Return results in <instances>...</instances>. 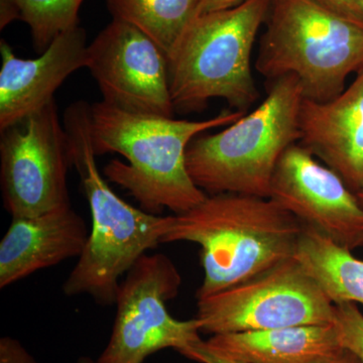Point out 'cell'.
Returning <instances> with one entry per match:
<instances>
[{"label": "cell", "instance_id": "obj_21", "mask_svg": "<svg viewBox=\"0 0 363 363\" xmlns=\"http://www.w3.org/2000/svg\"><path fill=\"white\" fill-rule=\"evenodd\" d=\"M313 1L363 26V7L360 0H313Z\"/></svg>", "mask_w": 363, "mask_h": 363}, {"label": "cell", "instance_id": "obj_22", "mask_svg": "<svg viewBox=\"0 0 363 363\" xmlns=\"http://www.w3.org/2000/svg\"><path fill=\"white\" fill-rule=\"evenodd\" d=\"M181 354L189 359L200 363H245L218 354L211 348L208 347L207 344L203 340L191 346Z\"/></svg>", "mask_w": 363, "mask_h": 363}, {"label": "cell", "instance_id": "obj_2", "mask_svg": "<svg viewBox=\"0 0 363 363\" xmlns=\"http://www.w3.org/2000/svg\"><path fill=\"white\" fill-rule=\"evenodd\" d=\"M304 224L271 198L207 195L173 215L162 243L200 247L204 278L196 297H209L245 283L295 255Z\"/></svg>", "mask_w": 363, "mask_h": 363}, {"label": "cell", "instance_id": "obj_12", "mask_svg": "<svg viewBox=\"0 0 363 363\" xmlns=\"http://www.w3.org/2000/svg\"><path fill=\"white\" fill-rule=\"evenodd\" d=\"M87 37L81 26L62 33L35 59L16 57L0 42V131L42 111L74 72L86 68Z\"/></svg>", "mask_w": 363, "mask_h": 363}, {"label": "cell", "instance_id": "obj_9", "mask_svg": "<svg viewBox=\"0 0 363 363\" xmlns=\"http://www.w3.org/2000/svg\"><path fill=\"white\" fill-rule=\"evenodd\" d=\"M0 133L2 200L11 216H37L71 204V143L55 100Z\"/></svg>", "mask_w": 363, "mask_h": 363}, {"label": "cell", "instance_id": "obj_23", "mask_svg": "<svg viewBox=\"0 0 363 363\" xmlns=\"http://www.w3.org/2000/svg\"><path fill=\"white\" fill-rule=\"evenodd\" d=\"M308 363H363L347 348L340 347L338 350L332 351L330 353L315 358L314 360Z\"/></svg>", "mask_w": 363, "mask_h": 363}, {"label": "cell", "instance_id": "obj_24", "mask_svg": "<svg viewBox=\"0 0 363 363\" xmlns=\"http://www.w3.org/2000/svg\"><path fill=\"white\" fill-rule=\"evenodd\" d=\"M21 20L20 6L16 0H0V28L4 30L9 23Z\"/></svg>", "mask_w": 363, "mask_h": 363}, {"label": "cell", "instance_id": "obj_13", "mask_svg": "<svg viewBox=\"0 0 363 363\" xmlns=\"http://www.w3.org/2000/svg\"><path fill=\"white\" fill-rule=\"evenodd\" d=\"M298 143L357 193L363 187V69L326 102L304 99Z\"/></svg>", "mask_w": 363, "mask_h": 363}, {"label": "cell", "instance_id": "obj_27", "mask_svg": "<svg viewBox=\"0 0 363 363\" xmlns=\"http://www.w3.org/2000/svg\"><path fill=\"white\" fill-rule=\"evenodd\" d=\"M357 194L358 200H359V202L362 203V205L363 206V187L360 189L358 192L355 193Z\"/></svg>", "mask_w": 363, "mask_h": 363}, {"label": "cell", "instance_id": "obj_17", "mask_svg": "<svg viewBox=\"0 0 363 363\" xmlns=\"http://www.w3.org/2000/svg\"><path fill=\"white\" fill-rule=\"evenodd\" d=\"M203 0H107L113 18L142 30L166 54L175 49L190 23L200 16Z\"/></svg>", "mask_w": 363, "mask_h": 363}, {"label": "cell", "instance_id": "obj_20", "mask_svg": "<svg viewBox=\"0 0 363 363\" xmlns=\"http://www.w3.org/2000/svg\"><path fill=\"white\" fill-rule=\"evenodd\" d=\"M0 363H39L18 339H0Z\"/></svg>", "mask_w": 363, "mask_h": 363}, {"label": "cell", "instance_id": "obj_25", "mask_svg": "<svg viewBox=\"0 0 363 363\" xmlns=\"http://www.w3.org/2000/svg\"><path fill=\"white\" fill-rule=\"evenodd\" d=\"M247 0H203L201 13H213V11H224L240 6Z\"/></svg>", "mask_w": 363, "mask_h": 363}, {"label": "cell", "instance_id": "obj_26", "mask_svg": "<svg viewBox=\"0 0 363 363\" xmlns=\"http://www.w3.org/2000/svg\"><path fill=\"white\" fill-rule=\"evenodd\" d=\"M77 363H99L96 360H93L92 358L87 357H83L79 358Z\"/></svg>", "mask_w": 363, "mask_h": 363}, {"label": "cell", "instance_id": "obj_1", "mask_svg": "<svg viewBox=\"0 0 363 363\" xmlns=\"http://www.w3.org/2000/svg\"><path fill=\"white\" fill-rule=\"evenodd\" d=\"M245 114L228 109L205 121H178L95 102L91 104L93 149L96 156L117 152L128 161L112 160L104 167V175L128 191L143 210L180 214L207 197L189 175V145L198 135L225 128Z\"/></svg>", "mask_w": 363, "mask_h": 363}, {"label": "cell", "instance_id": "obj_15", "mask_svg": "<svg viewBox=\"0 0 363 363\" xmlns=\"http://www.w3.org/2000/svg\"><path fill=\"white\" fill-rule=\"evenodd\" d=\"M205 343L245 363H308L342 347L334 324L219 334Z\"/></svg>", "mask_w": 363, "mask_h": 363}, {"label": "cell", "instance_id": "obj_8", "mask_svg": "<svg viewBox=\"0 0 363 363\" xmlns=\"http://www.w3.org/2000/svg\"><path fill=\"white\" fill-rule=\"evenodd\" d=\"M181 284L180 272L167 255H143L119 286L111 336L97 362L143 363L157 351L182 353L201 341L196 318L177 320L167 308Z\"/></svg>", "mask_w": 363, "mask_h": 363}, {"label": "cell", "instance_id": "obj_4", "mask_svg": "<svg viewBox=\"0 0 363 363\" xmlns=\"http://www.w3.org/2000/svg\"><path fill=\"white\" fill-rule=\"evenodd\" d=\"M303 101L295 76L272 81L266 99L255 111L218 133H202L192 140L187 169L193 182L207 195L269 198L279 160L300 140Z\"/></svg>", "mask_w": 363, "mask_h": 363}, {"label": "cell", "instance_id": "obj_19", "mask_svg": "<svg viewBox=\"0 0 363 363\" xmlns=\"http://www.w3.org/2000/svg\"><path fill=\"white\" fill-rule=\"evenodd\" d=\"M335 305V325L341 345L363 362V314L355 303Z\"/></svg>", "mask_w": 363, "mask_h": 363}, {"label": "cell", "instance_id": "obj_14", "mask_svg": "<svg viewBox=\"0 0 363 363\" xmlns=\"http://www.w3.org/2000/svg\"><path fill=\"white\" fill-rule=\"evenodd\" d=\"M89 233L71 204L37 216L13 218L0 241V288L80 257Z\"/></svg>", "mask_w": 363, "mask_h": 363}, {"label": "cell", "instance_id": "obj_10", "mask_svg": "<svg viewBox=\"0 0 363 363\" xmlns=\"http://www.w3.org/2000/svg\"><path fill=\"white\" fill-rule=\"evenodd\" d=\"M86 68L105 104L133 113L174 117L169 62L150 38L113 18L88 45Z\"/></svg>", "mask_w": 363, "mask_h": 363}, {"label": "cell", "instance_id": "obj_18", "mask_svg": "<svg viewBox=\"0 0 363 363\" xmlns=\"http://www.w3.org/2000/svg\"><path fill=\"white\" fill-rule=\"evenodd\" d=\"M21 21L30 26L35 52L42 54L62 33L79 26L84 0H16Z\"/></svg>", "mask_w": 363, "mask_h": 363}, {"label": "cell", "instance_id": "obj_16", "mask_svg": "<svg viewBox=\"0 0 363 363\" xmlns=\"http://www.w3.org/2000/svg\"><path fill=\"white\" fill-rule=\"evenodd\" d=\"M294 257L333 304H363V260L304 225Z\"/></svg>", "mask_w": 363, "mask_h": 363}, {"label": "cell", "instance_id": "obj_5", "mask_svg": "<svg viewBox=\"0 0 363 363\" xmlns=\"http://www.w3.org/2000/svg\"><path fill=\"white\" fill-rule=\"evenodd\" d=\"M271 6L272 0H247L200 14L190 23L168 57L175 112L201 111L216 98L245 112L257 101L252 52Z\"/></svg>", "mask_w": 363, "mask_h": 363}, {"label": "cell", "instance_id": "obj_6", "mask_svg": "<svg viewBox=\"0 0 363 363\" xmlns=\"http://www.w3.org/2000/svg\"><path fill=\"white\" fill-rule=\"evenodd\" d=\"M255 68L269 82L295 76L304 99L326 102L363 69V26L313 0H272Z\"/></svg>", "mask_w": 363, "mask_h": 363}, {"label": "cell", "instance_id": "obj_3", "mask_svg": "<svg viewBox=\"0 0 363 363\" xmlns=\"http://www.w3.org/2000/svg\"><path fill=\"white\" fill-rule=\"evenodd\" d=\"M73 167L77 169L92 225L84 250L63 285L69 297L87 295L101 306L116 304L121 279L147 250L162 243L173 215L131 206L109 187L98 169L91 131V104L78 101L64 113Z\"/></svg>", "mask_w": 363, "mask_h": 363}, {"label": "cell", "instance_id": "obj_11", "mask_svg": "<svg viewBox=\"0 0 363 363\" xmlns=\"http://www.w3.org/2000/svg\"><path fill=\"white\" fill-rule=\"evenodd\" d=\"M269 198L339 247L350 252L363 247V206L357 194L300 143L279 160Z\"/></svg>", "mask_w": 363, "mask_h": 363}, {"label": "cell", "instance_id": "obj_7", "mask_svg": "<svg viewBox=\"0 0 363 363\" xmlns=\"http://www.w3.org/2000/svg\"><path fill=\"white\" fill-rule=\"evenodd\" d=\"M201 333L331 325L335 305L295 257L245 283L198 300Z\"/></svg>", "mask_w": 363, "mask_h": 363}, {"label": "cell", "instance_id": "obj_28", "mask_svg": "<svg viewBox=\"0 0 363 363\" xmlns=\"http://www.w3.org/2000/svg\"><path fill=\"white\" fill-rule=\"evenodd\" d=\"M360 2H362V7H363V0H360Z\"/></svg>", "mask_w": 363, "mask_h": 363}]
</instances>
